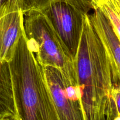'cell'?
I'll use <instances>...</instances> for the list:
<instances>
[{
    "label": "cell",
    "instance_id": "7c38bea8",
    "mask_svg": "<svg viewBox=\"0 0 120 120\" xmlns=\"http://www.w3.org/2000/svg\"><path fill=\"white\" fill-rule=\"evenodd\" d=\"M6 1H7V0H0V7H1Z\"/></svg>",
    "mask_w": 120,
    "mask_h": 120
},
{
    "label": "cell",
    "instance_id": "5bb4252c",
    "mask_svg": "<svg viewBox=\"0 0 120 120\" xmlns=\"http://www.w3.org/2000/svg\"><path fill=\"white\" fill-rule=\"evenodd\" d=\"M105 120H108V119H105Z\"/></svg>",
    "mask_w": 120,
    "mask_h": 120
},
{
    "label": "cell",
    "instance_id": "8992f818",
    "mask_svg": "<svg viewBox=\"0 0 120 120\" xmlns=\"http://www.w3.org/2000/svg\"><path fill=\"white\" fill-rule=\"evenodd\" d=\"M22 0H7L0 7V62H9L23 28Z\"/></svg>",
    "mask_w": 120,
    "mask_h": 120
},
{
    "label": "cell",
    "instance_id": "5b68a950",
    "mask_svg": "<svg viewBox=\"0 0 120 120\" xmlns=\"http://www.w3.org/2000/svg\"><path fill=\"white\" fill-rule=\"evenodd\" d=\"M42 67L59 120H84L79 87L68 83L56 68Z\"/></svg>",
    "mask_w": 120,
    "mask_h": 120
},
{
    "label": "cell",
    "instance_id": "4fadbf2b",
    "mask_svg": "<svg viewBox=\"0 0 120 120\" xmlns=\"http://www.w3.org/2000/svg\"><path fill=\"white\" fill-rule=\"evenodd\" d=\"M114 120H120V116H117V117L116 118H115Z\"/></svg>",
    "mask_w": 120,
    "mask_h": 120
},
{
    "label": "cell",
    "instance_id": "9c48e42d",
    "mask_svg": "<svg viewBox=\"0 0 120 120\" xmlns=\"http://www.w3.org/2000/svg\"><path fill=\"white\" fill-rule=\"evenodd\" d=\"M91 8L98 9L111 23L115 33L120 37V0H92Z\"/></svg>",
    "mask_w": 120,
    "mask_h": 120
},
{
    "label": "cell",
    "instance_id": "7a4b0ae2",
    "mask_svg": "<svg viewBox=\"0 0 120 120\" xmlns=\"http://www.w3.org/2000/svg\"><path fill=\"white\" fill-rule=\"evenodd\" d=\"M18 120H59L43 67L22 29L8 62Z\"/></svg>",
    "mask_w": 120,
    "mask_h": 120
},
{
    "label": "cell",
    "instance_id": "277c9868",
    "mask_svg": "<svg viewBox=\"0 0 120 120\" xmlns=\"http://www.w3.org/2000/svg\"><path fill=\"white\" fill-rule=\"evenodd\" d=\"M41 11L49 19L75 61L87 14L63 0H52Z\"/></svg>",
    "mask_w": 120,
    "mask_h": 120
},
{
    "label": "cell",
    "instance_id": "30bf717a",
    "mask_svg": "<svg viewBox=\"0 0 120 120\" xmlns=\"http://www.w3.org/2000/svg\"><path fill=\"white\" fill-rule=\"evenodd\" d=\"M52 0H22L23 13L31 10H42ZM80 9L85 14H89L91 8L92 0H63Z\"/></svg>",
    "mask_w": 120,
    "mask_h": 120
},
{
    "label": "cell",
    "instance_id": "52a82bcc",
    "mask_svg": "<svg viewBox=\"0 0 120 120\" xmlns=\"http://www.w3.org/2000/svg\"><path fill=\"white\" fill-rule=\"evenodd\" d=\"M93 10L92 14H89L90 21L107 54L113 87H120V38L115 33L109 20L98 9L94 8Z\"/></svg>",
    "mask_w": 120,
    "mask_h": 120
},
{
    "label": "cell",
    "instance_id": "6da1fadb",
    "mask_svg": "<svg viewBox=\"0 0 120 120\" xmlns=\"http://www.w3.org/2000/svg\"><path fill=\"white\" fill-rule=\"evenodd\" d=\"M84 120H105V111L113 85L110 61L95 32L89 14L75 59Z\"/></svg>",
    "mask_w": 120,
    "mask_h": 120
},
{
    "label": "cell",
    "instance_id": "ba28073f",
    "mask_svg": "<svg viewBox=\"0 0 120 120\" xmlns=\"http://www.w3.org/2000/svg\"><path fill=\"white\" fill-rule=\"evenodd\" d=\"M17 118L8 62H0V119Z\"/></svg>",
    "mask_w": 120,
    "mask_h": 120
},
{
    "label": "cell",
    "instance_id": "8fae6325",
    "mask_svg": "<svg viewBox=\"0 0 120 120\" xmlns=\"http://www.w3.org/2000/svg\"><path fill=\"white\" fill-rule=\"evenodd\" d=\"M0 120H18L17 118H5L0 119Z\"/></svg>",
    "mask_w": 120,
    "mask_h": 120
},
{
    "label": "cell",
    "instance_id": "3957f363",
    "mask_svg": "<svg viewBox=\"0 0 120 120\" xmlns=\"http://www.w3.org/2000/svg\"><path fill=\"white\" fill-rule=\"evenodd\" d=\"M23 29L28 47L40 64L56 68L68 83L79 87L75 61L44 13L25 12Z\"/></svg>",
    "mask_w": 120,
    "mask_h": 120
}]
</instances>
